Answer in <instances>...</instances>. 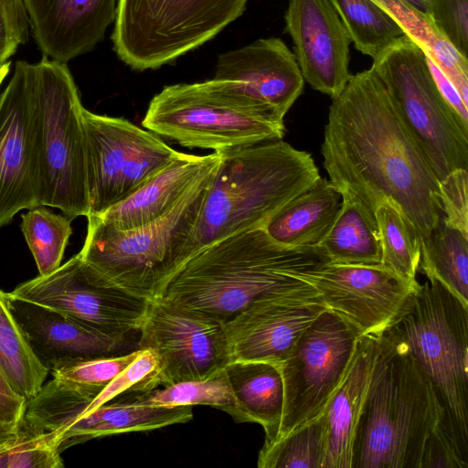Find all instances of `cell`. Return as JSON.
<instances>
[{
  "label": "cell",
  "mask_w": 468,
  "mask_h": 468,
  "mask_svg": "<svg viewBox=\"0 0 468 468\" xmlns=\"http://www.w3.org/2000/svg\"><path fill=\"white\" fill-rule=\"evenodd\" d=\"M330 183L371 211L390 199L426 239L442 218L438 180L371 69L332 99L321 146Z\"/></svg>",
  "instance_id": "6da1fadb"
},
{
  "label": "cell",
  "mask_w": 468,
  "mask_h": 468,
  "mask_svg": "<svg viewBox=\"0 0 468 468\" xmlns=\"http://www.w3.org/2000/svg\"><path fill=\"white\" fill-rule=\"evenodd\" d=\"M327 420L324 410L259 452L260 468H323L326 452Z\"/></svg>",
  "instance_id": "836d02e7"
},
{
  "label": "cell",
  "mask_w": 468,
  "mask_h": 468,
  "mask_svg": "<svg viewBox=\"0 0 468 468\" xmlns=\"http://www.w3.org/2000/svg\"><path fill=\"white\" fill-rule=\"evenodd\" d=\"M219 162L218 152L207 155L180 153L130 196L96 216L119 230L147 225L168 213Z\"/></svg>",
  "instance_id": "7402d4cb"
},
{
  "label": "cell",
  "mask_w": 468,
  "mask_h": 468,
  "mask_svg": "<svg viewBox=\"0 0 468 468\" xmlns=\"http://www.w3.org/2000/svg\"><path fill=\"white\" fill-rule=\"evenodd\" d=\"M18 425L0 422V447L17 436Z\"/></svg>",
  "instance_id": "7bdbcfd3"
},
{
  "label": "cell",
  "mask_w": 468,
  "mask_h": 468,
  "mask_svg": "<svg viewBox=\"0 0 468 468\" xmlns=\"http://www.w3.org/2000/svg\"><path fill=\"white\" fill-rule=\"evenodd\" d=\"M355 48L375 58L405 33L402 27L371 0H329Z\"/></svg>",
  "instance_id": "1f68e13d"
},
{
  "label": "cell",
  "mask_w": 468,
  "mask_h": 468,
  "mask_svg": "<svg viewBox=\"0 0 468 468\" xmlns=\"http://www.w3.org/2000/svg\"><path fill=\"white\" fill-rule=\"evenodd\" d=\"M442 221L468 236V170L456 169L438 181Z\"/></svg>",
  "instance_id": "f35d334b"
},
{
  "label": "cell",
  "mask_w": 468,
  "mask_h": 468,
  "mask_svg": "<svg viewBox=\"0 0 468 468\" xmlns=\"http://www.w3.org/2000/svg\"><path fill=\"white\" fill-rule=\"evenodd\" d=\"M303 80L334 99L352 75L350 37L329 0H290L284 15Z\"/></svg>",
  "instance_id": "ac0fdd59"
},
{
  "label": "cell",
  "mask_w": 468,
  "mask_h": 468,
  "mask_svg": "<svg viewBox=\"0 0 468 468\" xmlns=\"http://www.w3.org/2000/svg\"><path fill=\"white\" fill-rule=\"evenodd\" d=\"M60 441L53 432L17 436L0 447V468H62Z\"/></svg>",
  "instance_id": "d590c367"
},
{
  "label": "cell",
  "mask_w": 468,
  "mask_h": 468,
  "mask_svg": "<svg viewBox=\"0 0 468 468\" xmlns=\"http://www.w3.org/2000/svg\"><path fill=\"white\" fill-rule=\"evenodd\" d=\"M193 419L192 406L164 407L143 403L133 393L111 400L66 421L55 433L60 452L89 440L133 431H152Z\"/></svg>",
  "instance_id": "cb8c5ba5"
},
{
  "label": "cell",
  "mask_w": 468,
  "mask_h": 468,
  "mask_svg": "<svg viewBox=\"0 0 468 468\" xmlns=\"http://www.w3.org/2000/svg\"><path fill=\"white\" fill-rule=\"evenodd\" d=\"M140 351L137 348L123 355L76 361L51 374L58 379L102 389L135 360Z\"/></svg>",
  "instance_id": "8d00e7d4"
},
{
  "label": "cell",
  "mask_w": 468,
  "mask_h": 468,
  "mask_svg": "<svg viewBox=\"0 0 468 468\" xmlns=\"http://www.w3.org/2000/svg\"><path fill=\"white\" fill-rule=\"evenodd\" d=\"M41 205L72 219L90 213L83 105L67 63H35Z\"/></svg>",
  "instance_id": "ba28073f"
},
{
  "label": "cell",
  "mask_w": 468,
  "mask_h": 468,
  "mask_svg": "<svg viewBox=\"0 0 468 468\" xmlns=\"http://www.w3.org/2000/svg\"><path fill=\"white\" fill-rule=\"evenodd\" d=\"M217 152L220 162L189 239L187 260L226 237L263 229L284 204L320 177L312 155L282 139Z\"/></svg>",
  "instance_id": "277c9868"
},
{
  "label": "cell",
  "mask_w": 468,
  "mask_h": 468,
  "mask_svg": "<svg viewBox=\"0 0 468 468\" xmlns=\"http://www.w3.org/2000/svg\"><path fill=\"white\" fill-rule=\"evenodd\" d=\"M131 393L139 401L154 406H211L227 412L237 422H245L225 368L201 379L182 381L147 391Z\"/></svg>",
  "instance_id": "4dcf8cb0"
},
{
  "label": "cell",
  "mask_w": 468,
  "mask_h": 468,
  "mask_svg": "<svg viewBox=\"0 0 468 468\" xmlns=\"http://www.w3.org/2000/svg\"><path fill=\"white\" fill-rule=\"evenodd\" d=\"M142 125L187 148L214 152L282 139L283 119L231 81L168 85L151 100Z\"/></svg>",
  "instance_id": "52a82bcc"
},
{
  "label": "cell",
  "mask_w": 468,
  "mask_h": 468,
  "mask_svg": "<svg viewBox=\"0 0 468 468\" xmlns=\"http://www.w3.org/2000/svg\"><path fill=\"white\" fill-rule=\"evenodd\" d=\"M340 204L339 191L320 176L284 204L263 229L284 246H318L331 229Z\"/></svg>",
  "instance_id": "d4e9b609"
},
{
  "label": "cell",
  "mask_w": 468,
  "mask_h": 468,
  "mask_svg": "<svg viewBox=\"0 0 468 468\" xmlns=\"http://www.w3.org/2000/svg\"><path fill=\"white\" fill-rule=\"evenodd\" d=\"M328 262L319 246L288 247L262 228L243 230L193 254L156 299L225 324L256 301L314 289L294 273Z\"/></svg>",
  "instance_id": "7a4b0ae2"
},
{
  "label": "cell",
  "mask_w": 468,
  "mask_h": 468,
  "mask_svg": "<svg viewBox=\"0 0 468 468\" xmlns=\"http://www.w3.org/2000/svg\"><path fill=\"white\" fill-rule=\"evenodd\" d=\"M0 372L18 397L26 402L42 388L49 373L38 361L0 290Z\"/></svg>",
  "instance_id": "f1b7e54d"
},
{
  "label": "cell",
  "mask_w": 468,
  "mask_h": 468,
  "mask_svg": "<svg viewBox=\"0 0 468 468\" xmlns=\"http://www.w3.org/2000/svg\"><path fill=\"white\" fill-rule=\"evenodd\" d=\"M428 16L438 32L468 58V0H427Z\"/></svg>",
  "instance_id": "74e56055"
},
{
  "label": "cell",
  "mask_w": 468,
  "mask_h": 468,
  "mask_svg": "<svg viewBox=\"0 0 468 468\" xmlns=\"http://www.w3.org/2000/svg\"><path fill=\"white\" fill-rule=\"evenodd\" d=\"M358 337L327 309L303 332L279 365L284 402L274 442L323 413L349 368Z\"/></svg>",
  "instance_id": "7c38bea8"
},
{
  "label": "cell",
  "mask_w": 468,
  "mask_h": 468,
  "mask_svg": "<svg viewBox=\"0 0 468 468\" xmlns=\"http://www.w3.org/2000/svg\"><path fill=\"white\" fill-rule=\"evenodd\" d=\"M382 335L409 352L442 409L423 454L424 467L468 468V305L428 280Z\"/></svg>",
  "instance_id": "3957f363"
},
{
  "label": "cell",
  "mask_w": 468,
  "mask_h": 468,
  "mask_svg": "<svg viewBox=\"0 0 468 468\" xmlns=\"http://www.w3.org/2000/svg\"><path fill=\"white\" fill-rule=\"evenodd\" d=\"M248 0H118L112 34L119 58L154 69L216 37L239 17Z\"/></svg>",
  "instance_id": "30bf717a"
},
{
  "label": "cell",
  "mask_w": 468,
  "mask_h": 468,
  "mask_svg": "<svg viewBox=\"0 0 468 468\" xmlns=\"http://www.w3.org/2000/svg\"><path fill=\"white\" fill-rule=\"evenodd\" d=\"M10 293L117 337L139 334L149 303L108 283L79 253L55 271L20 283Z\"/></svg>",
  "instance_id": "5bb4252c"
},
{
  "label": "cell",
  "mask_w": 468,
  "mask_h": 468,
  "mask_svg": "<svg viewBox=\"0 0 468 468\" xmlns=\"http://www.w3.org/2000/svg\"><path fill=\"white\" fill-rule=\"evenodd\" d=\"M245 422L265 431L262 446L277 438L282 420L284 388L279 365L264 361H230L224 367Z\"/></svg>",
  "instance_id": "484cf974"
},
{
  "label": "cell",
  "mask_w": 468,
  "mask_h": 468,
  "mask_svg": "<svg viewBox=\"0 0 468 468\" xmlns=\"http://www.w3.org/2000/svg\"><path fill=\"white\" fill-rule=\"evenodd\" d=\"M11 61L0 63V86L10 71Z\"/></svg>",
  "instance_id": "f6af8a7d"
},
{
  "label": "cell",
  "mask_w": 468,
  "mask_h": 468,
  "mask_svg": "<svg viewBox=\"0 0 468 468\" xmlns=\"http://www.w3.org/2000/svg\"><path fill=\"white\" fill-rule=\"evenodd\" d=\"M28 26L22 0H0V63L27 41Z\"/></svg>",
  "instance_id": "ab89813d"
},
{
  "label": "cell",
  "mask_w": 468,
  "mask_h": 468,
  "mask_svg": "<svg viewBox=\"0 0 468 468\" xmlns=\"http://www.w3.org/2000/svg\"><path fill=\"white\" fill-rule=\"evenodd\" d=\"M218 166L168 213L147 225L119 230L88 215L81 259L111 285L148 302L155 300L187 260L188 242Z\"/></svg>",
  "instance_id": "8992f818"
},
{
  "label": "cell",
  "mask_w": 468,
  "mask_h": 468,
  "mask_svg": "<svg viewBox=\"0 0 468 468\" xmlns=\"http://www.w3.org/2000/svg\"><path fill=\"white\" fill-rule=\"evenodd\" d=\"M214 79L231 81L281 119L303 93L304 85L294 54L278 37L260 38L220 55Z\"/></svg>",
  "instance_id": "ffe728a7"
},
{
  "label": "cell",
  "mask_w": 468,
  "mask_h": 468,
  "mask_svg": "<svg viewBox=\"0 0 468 468\" xmlns=\"http://www.w3.org/2000/svg\"><path fill=\"white\" fill-rule=\"evenodd\" d=\"M35 64L17 60L0 92V228L41 205Z\"/></svg>",
  "instance_id": "9a60e30c"
},
{
  "label": "cell",
  "mask_w": 468,
  "mask_h": 468,
  "mask_svg": "<svg viewBox=\"0 0 468 468\" xmlns=\"http://www.w3.org/2000/svg\"><path fill=\"white\" fill-rule=\"evenodd\" d=\"M43 56L67 63L90 51L115 20L118 0H22Z\"/></svg>",
  "instance_id": "44dd1931"
},
{
  "label": "cell",
  "mask_w": 468,
  "mask_h": 468,
  "mask_svg": "<svg viewBox=\"0 0 468 468\" xmlns=\"http://www.w3.org/2000/svg\"><path fill=\"white\" fill-rule=\"evenodd\" d=\"M426 58L439 92L452 110L464 129L468 130V104L463 101L452 81L427 54Z\"/></svg>",
  "instance_id": "60d3db41"
},
{
  "label": "cell",
  "mask_w": 468,
  "mask_h": 468,
  "mask_svg": "<svg viewBox=\"0 0 468 468\" xmlns=\"http://www.w3.org/2000/svg\"><path fill=\"white\" fill-rule=\"evenodd\" d=\"M89 215H101L123 200L181 152L160 136L122 117L83 107Z\"/></svg>",
  "instance_id": "8fae6325"
},
{
  "label": "cell",
  "mask_w": 468,
  "mask_h": 468,
  "mask_svg": "<svg viewBox=\"0 0 468 468\" xmlns=\"http://www.w3.org/2000/svg\"><path fill=\"white\" fill-rule=\"evenodd\" d=\"M325 310L314 289L254 302L224 324L230 361L282 364Z\"/></svg>",
  "instance_id": "e0dca14e"
},
{
  "label": "cell",
  "mask_w": 468,
  "mask_h": 468,
  "mask_svg": "<svg viewBox=\"0 0 468 468\" xmlns=\"http://www.w3.org/2000/svg\"><path fill=\"white\" fill-rule=\"evenodd\" d=\"M374 215L379 232L381 264L410 282H417L420 234L390 199L383 200Z\"/></svg>",
  "instance_id": "d6a6232c"
},
{
  "label": "cell",
  "mask_w": 468,
  "mask_h": 468,
  "mask_svg": "<svg viewBox=\"0 0 468 468\" xmlns=\"http://www.w3.org/2000/svg\"><path fill=\"white\" fill-rule=\"evenodd\" d=\"M340 194L336 218L318 246L332 263H381L379 232L374 212L348 192Z\"/></svg>",
  "instance_id": "4316f807"
},
{
  "label": "cell",
  "mask_w": 468,
  "mask_h": 468,
  "mask_svg": "<svg viewBox=\"0 0 468 468\" xmlns=\"http://www.w3.org/2000/svg\"><path fill=\"white\" fill-rule=\"evenodd\" d=\"M442 414L431 383L412 356L381 334L352 468H420Z\"/></svg>",
  "instance_id": "5b68a950"
},
{
  "label": "cell",
  "mask_w": 468,
  "mask_h": 468,
  "mask_svg": "<svg viewBox=\"0 0 468 468\" xmlns=\"http://www.w3.org/2000/svg\"><path fill=\"white\" fill-rule=\"evenodd\" d=\"M370 69L437 180L468 170V130L439 92L422 48L404 34L373 58Z\"/></svg>",
  "instance_id": "9c48e42d"
},
{
  "label": "cell",
  "mask_w": 468,
  "mask_h": 468,
  "mask_svg": "<svg viewBox=\"0 0 468 468\" xmlns=\"http://www.w3.org/2000/svg\"><path fill=\"white\" fill-rule=\"evenodd\" d=\"M21 230L35 259L39 275L60 266L72 233L71 218L39 206L22 215Z\"/></svg>",
  "instance_id": "e575fe53"
},
{
  "label": "cell",
  "mask_w": 468,
  "mask_h": 468,
  "mask_svg": "<svg viewBox=\"0 0 468 468\" xmlns=\"http://www.w3.org/2000/svg\"><path fill=\"white\" fill-rule=\"evenodd\" d=\"M294 276L308 282L324 307L349 324L359 336L381 335L398 317L420 284L385 265L328 262Z\"/></svg>",
  "instance_id": "2e32d148"
},
{
  "label": "cell",
  "mask_w": 468,
  "mask_h": 468,
  "mask_svg": "<svg viewBox=\"0 0 468 468\" xmlns=\"http://www.w3.org/2000/svg\"><path fill=\"white\" fill-rule=\"evenodd\" d=\"M416 9L428 16V2L427 0H406Z\"/></svg>",
  "instance_id": "ee69618b"
},
{
  "label": "cell",
  "mask_w": 468,
  "mask_h": 468,
  "mask_svg": "<svg viewBox=\"0 0 468 468\" xmlns=\"http://www.w3.org/2000/svg\"><path fill=\"white\" fill-rule=\"evenodd\" d=\"M8 307L40 364L51 373L76 361L137 349L133 336L109 335L59 311L6 292Z\"/></svg>",
  "instance_id": "d6986e66"
},
{
  "label": "cell",
  "mask_w": 468,
  "mask_h": 468,
  "mask_svg": "<svg viewBox=\"0 0 468 468\" xmlns=\"http://www.w3.org/2000/svg\"><path fill=\"white\" fill-rule=\"evenodd\" d=\"M390 15L448 77L456 88L468 81V58L438 32L430 17L406 0H371Z\"/></svg>",
  "instance_id": "f546056e"
},
{
  "label": "cell",
  "mask_w": 468,
  "mask_h": 468,
  "mask_svg": "<svg viewBox=\"0 0 468 468\" xmlns=\"http://www.w3.org/2000/svg\"><path fill=\"white\" fill-rule=\"evenodd\" d=\"M379 335L358 337L349 368L324 410L327 441L323 468H352L356 431L379 350Z\"/></svg>",
  "instance_id": "603a6c76"
},
{
  "label": "cell",
  "mask_w": 468,
  "mask_h": 468,
  "mask_svg": "<svg viewBox=\"0 0 468 468\" xmlns=\"http://www.w3.org/2000/svg\"><path fill=\"white\" fill-rule=\"evenodd\" d=\"M27 402L15 394L0 372V422L19 425Z\"/></svg>",
  "instance_id": "b9f144b4"
},
{
  "label": "cell",
  "mask_w": 468,
  "mask_h": 468,
  "mask_svg": "<svg viewBox=\"0 0 468 468\" xmlns=\"http://www.w3.org/2000/svg\"><path fill=\"white\" fill-rule=\"evenodd\" d=\"M138 335L137 347L156 358L139 392L201 379L230 362L223 323L159 299L149 302Z\"/></svg>",
  "instance_id": "4fadbf2b"
},
{
  "label": "cell",
  "mask_w": 468,
  "mask_h": 468,
  "mask_svg": "<svg viewBox=\"0 0 468 468\" xmlns=\"http://www.w3.org/2000/svg\"><path fill=\"white\" fill-rule=\"evenodd\" d=\"M418 271L428 280L438 281L468 305V236L441 218L420 240Z\"/></svg>",
  "instance_id": "83f0119b"
}]
</instances>
